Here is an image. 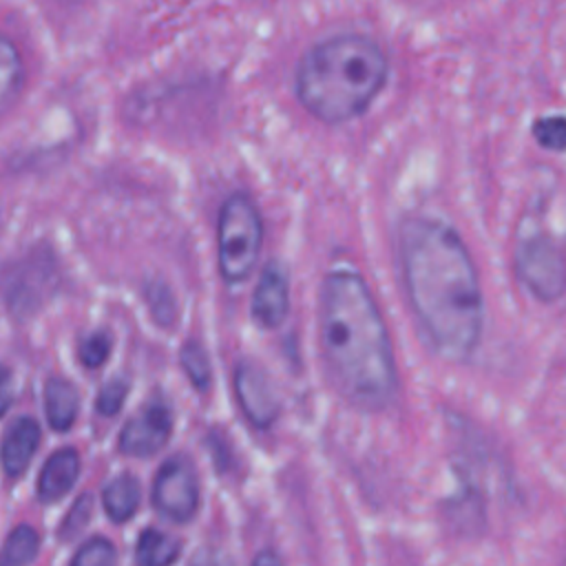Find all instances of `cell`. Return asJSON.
<instances>
[{
    "instance_id": "6da1fadb",
    "label": "cell",
    "mask_w": 566,
    "mask_h": 566,
    "mask_svg": "<svg viewBox=\"0 0 566 566\" xmlns=\"http://www.w3.org/2000/svg\"><path fill=\"white\" fill-rule=\"evenodd\" d=\"M398 252L409 303L431 347L464 360L480 340L484 301L471 254L444 221L411 217L400 226Z\"/></svg>"
},
{
    "instance_id": "7a4b0ae2",
    "label": "cell",
    "mask_w": 566,
    "mask_h": 566,
    "mask_svg": "<svg viewBox=\"0 0 566 566\" xmlns=\"http://www.w3.org/2000/svg\"><path fill=\"white\" fill-rule=\"evenodd\" d=\"M318 332L338 391L358 407H385L398 385L396 360L382 314L358 272L340 268L325 276Z\"/></svg>"
},
{
    "instance_id": "3957f363",
    "label": "cell",
    "mask_w": 566,
    "mask_h": 566,
    "mask_svg": "<svg viewBox=\"0 0 566 566\" xmlns=\"http://www.w3.org/2000/svg\"><path fill=\"white\" fill-rule=\"evenodd\" d=\"M385 51L367 35L343 33L314 44L296 69V95L325 124L358 117L387 82Z\"/></svg>"
},
{
    "instance_id": "277c9868",
    "label": "cell",
    "mask_w": 566,
    "mask_h": 566,
    "mask_svg": "<svg viewBox=\"0 0 566 566\" xmlns=\"http://www.w3.org/2000/svg\"><path fill=\"white\" fill-rule=\"evenodd\" d=\"M263 226L256 206L250 197L234 192L219 210L217 248L219 270L228 283H239L250 276L259 259Z\"/></svg>"
},
{
    "instance_id": "5b68a950",
    "label": "cell",
    "mask_w": 566,
    "mask_h": 566,
    "mask_svg": "<svg viewBox=\"0 0 566 566\" xmlns=\"http://www.w3.org/2000/svg\"><path fill=\"white\" fill-rule=\"evenodd\" d=\"M515 274L539 301H557L566 292V261L544 234H528L515 248Z\"/></svg>"
},
{
    "instance_id": "8992f818",
    "label": "cell",
    "mask_w": 566,
    "mask_h": 566,
    "mask_svg": "<svg viewBox=\"0 0 566 566\" xmlns=\"http://www.w3.org/2000/svg\"><path fill=\"white\" fill-rule=\"evenodd\" d=\"M153 504L172 522H186L195 515L199 504V484L190 462L184 458H170L161 464L153 484Z\"/></svg>"
},
{
    "instance_id": "52a82bcc",
    "label": "cell",
    "mask_w": 566,
    "mask_h": 566,
    "mask_svg": "<svg viewBox=\"0 0 566 566\" xmlns=\"http://www.w3.org/2000/svg\"><path fill=\"white\" fill-rule=\"evenodd\" d=\"M234 391L245 418L259 427L268 429L279 416V396L270 376L254 363H239L234 371Z\"/></svg>"
},
{
    "instance_id": "ba28073f",
    "label": "cell",
    "mask_w": 566,
    "mask_h": 566,
    "mask_svg": "<svg viewBox=\"0 0 566 566\" xmlns=\"http://www.w3.org/2000/svg\"><path fill=\"white\" fill-rule=\"evenodd\" d=\"M172 416L161 402L144 407L135 418H130L119 433V451L126 455L146 458L164 449L170 438Z\"/></svg>"
},
{
    "instance_id": "9c48e42d",
    "label": "cell",
    "mask_w": 566,
    "mask_h": 566,
    "mask_svg": "<svg viewBox=\"0 0 566 566\" xmlns=\"http://www.w3.org/2000/svg\"><path fill=\"white\" fill-rule=\"evenodd\" d=\"M287 274L281 263L270 261L256 283L254 296H252V316L254 321L265 327L274 329L279 327L290 310V292H287Z\"/></svg>"
},
{
    "instance_id": "30bf717a",
    "label": "cell",
    "mask_w": 566,
    "mask_h": 566,
    "mask_svg": "<svg viewBox=\"0 0 566 566\" xmlns=\"http://www.w3.org/2000/svg\"><path fill=\"white\" fill-rule=\"evenodd\" d=\"M38 444H40V424L29 416L15 418L9 424V429L2 438V444H0V462H2L4 473L9 478L22 475L24 469L29 467Z\"/></svg>"
},
{
    "instance_id": "8fae6325",
    "label": "cell",
    "mask_w": 566,
    "mask_h": 566,
    "mask_svg": "<svg viewBox=\"0 0 566 566\" xmlns=\"http://www.w3.org/2000/svg\"><path fill=\"white\" fill-rule=\"evenodd\" d=\"M80 475V458L75 449H60L49 455L38 478V497L46 504L62 500Z\"/></svg>"
},
{
    "instance_id": "7c38bea8",
    "label": "cell",
    "mask_w": 566,
    "mask_h": 566,
    "mask_svg": "<svg viewBox=\"0 0 566 566\" xmlns=\"http://www.w3.org/2000/svg\"><path fill=\"white\" fill-rule=\"evenodd\" d=\"M44 409L49 424L57 431H66L80 409V394L75 385L66 378H51L44 385Z\"/></svg>"
},
{
    "instance_id": "4fadbf2b",
    "label": "cell",
    "mask_w": 566,
    "mask_h": 566,
    "mask_svg": "<svg viewBox=\"0 0 566 566\" xmlns=\"http://www.w3.org/2000/svg\"><path fill=\"white\" fill-rule=\"evenodd\" d=\"M102 502H104L106 515L113 522L130 520L139 504V482L128 473L115 478L113 482L106 484L102 493Z\"/></svg>"
},
{
    "instance_id": "5bb4252c",
    "label": "cell",
    "mask_w": 566,
    "mask_h": 566,
    "mask_svg": "<svg viewBox=\"0 0 566 566\" xmlns=\"http://www.w3.org/2000/svg\"><path fill=\"white\" fill-rule=\"evenodd\" d=\"M179 542L157 528L142 531L135 546L137 566H170L179 557Z\"/></svg>"
},
{
    "instance_id": "9a60e30c",
    "label": "cell",
    "mask_w": 566,
    "mask_h": 566,
    "mask_svg": "<svg viewBox=\"0 0 566 566\" xmlns=\"http://www.w3.org/2000/svg\"><path fill=\"white\" fill-rule=\"evenodd\" d=\"M24 66L15 44L0 35V115L13 102L22 86Z\"/></svg>"
},
{
    "instance_id": "2e32d148",
    "label": "cell",
    "mask_w": 566,
    "mask_h": 566,
    "mask_svg": "<svg viewBox=\"0 0 566 566\" xmlns=\"http://www.w3.org/2000/svg\"><path fill=\"white\" fill-rule=\"evenodd\" d=\"M38 548V533L31 526L20 524L7 535V542L0 551V566H29L35 559Z\"/></svg>"
},
{
    "instance_id": "e0dca14e",
    "label": "cell",
    "mask_w": 566,
    "mask_h": 566,
    "mask_svg": "<svg viewBox=\"0 0 566 566\" xmlns=\"http://www.w3.org/2000/svg\"><path fill=\"white\" fill-rule=\"evenodd\" d=\"M535 142L553 153L566 150V115H544L531 126Z\"/></svg>"
},
{
    "instance_id": "ac0fdd59",
    "label": "cell",
    "mask_w": 566,
    "mask_h": 566,
    "mask_svg": "<svg viewBox=\"0 0 566 566\" xmlns=\"http://www.w3.org/2000/svg\"><path fill=\"white\" fill-rule=\"evenodd\" d=\"M179 360H181V367L188 374L190 382L201 391L208 389V385H210V360H208L206 349L197 340H190L181 347Z\"/></svg>"
},
{
    "instance_id": "d6986e66",
    "label": "cell",
    "mask_w": 566,
    "mask_h": 566,
    "mask_svg": "<svg viewBox=\"0 0 566 566\" xmlns=\"http://www.w3.org/2000/svg\"><path fill=\"white\" fill-rule=\"evenodd\" d=\"M117 553L104 537H91L80 546L71 566H115Z\"/></svg>"
},
{
    "instance_id": "ffe728a7",
    "label": "cell",
    "mask_w": 566,
    "mask_h": 566,
    "mask_svg": "<svg viewBox=\"0 0 566 566\" xmlns=\"http://www.w3.org/2000/svg\"><path fill=\"white\" fill-rule=\"evenodd\" d=\"M111 345H113V340L106 332H93L80 340V347H77L80 360L91 369L99 367L108 358Z\"/></svg>"
},
{
    "instance_id": "44dd1931",
    "label": "cell",
    "mask_w": 566,
    "mask_h": 566,
    "mask_svg": "<svg viewBox=\"0 0 566 566\" xmlns=\"http://www.w3.org/2000/svg\"><path fill=\"white\" fill-rule=\"evenodd\" d=\"M126 394H128V382L124 378H111L97 394V400H95L97 411L102 416H115L122 409Z\"/></svg>"
},
{
    "instance_id": "7402d4cb",
    "label": "cell",
    "mask_w": 566,
    "mask_h": 566,
    "mask_svg": "<svg viewBox=\"0 0 566 566\" xmlns=\"http://www.w3.org/2000/svg\"><path fill=\"white\" fill-rule=\"evenodd\" d=\"M91 517V495H82L75 500V504L71 506L69 515L64 517L62 526H60V537L62 539H71L75 537L88 522Z\"/></svg>"
},
{
    "instance_id": "603a6c76",
    "label": "cell",
    "mask_w": 566,
    "mask_h": 566,
    "mask_svg": "<svg viewBox=\"0 0 566 566\" xmlns=\"http://www.w3.org/2000/svg\"><path fill=\"white\" fill-rule=\"evenodd\" d=\"M146 298L157 316L159 323H170L172 321V314H175V307H172V301H170V294L164 285L159 283H150L146 287Z\"/></svg>"
},
{
    "instance_id": "cb8c5ba5",
    "label": "cell",
    "mask_w": 566,
    "mask_h": 566,
    "mask_svg": "<svg viewBox=\"0 0 566 566\" xmlns=\"http://www.w3.org/2000/svg\"><path fill=\"white\" fill-rule=\"evenodd\" d=\"M190 566H234V564L223 551L214 546H203L192 555Z\"/></svg>"
},
{
    "instance_id": "d4e9b609",
    "label": "cell",
    "mask_w": 566,
    "mask_h": 566,
    "mask_svg": "<svg viewBox=\"0 0 566 566\" xmlns=\"http://www.w3.org/2000/svg\"><path fill=\"white\" fill-rule=\"evenodd\" d=\"M13 402V376L7 367L0 365V418Z\"/></svg>"
},
{
    "instance_id": "484cf974",
    "label": "cell",
    "mask_w": 566,
    "mask_h": 566,
    "mask_svg": "<svg viewBox=\"0 0 566 566\" xmlns=\"http://www.w3.org/2000/svg\"><path fill=\"white\" fill-rule=\"evenodd\" d=\"M252 566H283V564H281V559H279L272 551H261V553L254 557Z\"/></svg>"
}]
</instances>
